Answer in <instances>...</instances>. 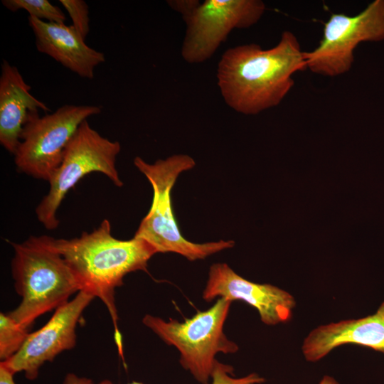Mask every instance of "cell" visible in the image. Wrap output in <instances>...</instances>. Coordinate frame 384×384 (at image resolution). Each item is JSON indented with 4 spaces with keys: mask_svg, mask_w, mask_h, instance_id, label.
<instances>
[{
    "mask_svg": "<svg viewBox=\"0 0 384 384\" xmlns=\"http://www.w3.org/2000/svg\"><path fill=\"white\" fill-rule=\"evenodd\" d=\"M306 70L305 52L290 31L263 49L256 43L230 48L217 67V84L225 102L247 115L279 105L294 85L293 75Z\"/></svg>",
    "mask_w": 384,
    "mask_h": 384,
    "instance_id": "1",
    "label": "cell"
},
{
    "mask_svg": "<svg viewBox=\"0 0 384 384\" xmlns=\"http://www.w3.org/2000/svg\"><path fill=\"white\" fill-rule=\"evenodd\" d=\"M52 241L76 276L81 290L99 298L105 305L113 324L115 343L124 359L115 289L123 284L127 274L139 270L147 272L148 262L157 253L156 250L144 239L135 236L127 240L115 238L107 219H104L96 229L83 232L79 237L53 238Z\"/></svg>",
    "mask_w": 384,
    "mask_h": 384,
    "instance_id": "2",
    "label": "cell"
},
{
    "mask_svg": "<svg viewBox=\"0 0 384 384\" xmlns=\"http://www.w3.org/2000/svg\"><path fill=\"white\" fill-rule=\"evenodd\" d=\"M52 239L41 235L31 236L20 243L10 242L14 249L11 272L21 302L7 314L26 329L41 316L55 310L81 290L76 276L53 246Z\"/></svg>",
    "mask_w": 384,
    "mask_h": 384,
    "instance_id": "3",
    "label": "cell"
},
{
    "mask_svg": "<svg viewBox=\"0 0 384 384\" xmlns=\"http://www.w3.org/2000/svg\"><path fill=\"white\" fill-rule=\"evenodd\" d=\"M134 166L148 179L153 188V199L148 213L134 236L146 240L156 252H175L190 261L203 260L235 245L233 240L196 243L181 233L172 210L171 193L178 176L196 165L186 154H176L153 164L137 156Z\"/></svg>",
    "mask_w": 384,
    "mask_h": 384,
    "instance_id": "4",
    "label": "cell"
},
{
    "mask_svg": "<svg viewBox=\"0 0 384 384\" xmlns=\"http://www.w3.org/2000/svg\"><path fill=\"white\" fill-rule=\"evenodd\" d=\"M231 303L226 299L218 298L210 308L198 311L183 321L171 318L166 321L146 314L142 323L167 345L178 350L181 366L198 383L208 384L217 361L216 355L235 353L239 349L238 344L223 331Z\"/></svg>",
    "mask_w": 384,
    "mask_h": 384,
    "instance_id": "5",
    "label": "cell"
},
{
    "mask_svg": "<svg viewBox=\"0 0 384 384\" xmlns=\"http://www.w3.org/2000/svg\"><path fill=\"white\" fill-rule=\"evenodd\" d=\"M120 150L119 142L102 137L85 120L68 145L60 164L49 179L47 195L36 208L38 221L48 230L56 228L59 224L57 210L65 195L80 179L92 172H100L116 186L122 187L123 182L115 165Z\"/></svg>",
    "mask_w": 384,
    "mask_h": 384,
    "instance_id": "6",
    "label": "cell"
},
{
    "mask_svg": "<svg viewBox=\"0 0 384 384\" xmlns=\"http://www.w3.org/2000/svg\"><path fill=\"white\" fill-rule=\"evenodd\" d=\"M101 111L97 105H64L42 117L39 112L31 114L14 154L17 169L48 181L79 126Z\"/></svg>",
    "mask_w": 384,
    "mask_h": 384,
    "instance_id": "7",
    "label": "cell"
},
{
    "mask_svg": "<svg viewBox=\"0 0 384 384\" xmlns=\"http://www.w3.org/2000/svg\"><path fill=\"white\" fill-rule=\"evenodd\" d=\"M383 40L384 0H374L354 16L332 14L317 47L305 52L306 69L327 77L345 74L353 66L358 44Z\"/></svg>",
    "mask_w": 384,
    "mask_h": 384,
    "instance_id": "8",
    "label": "cell"
},
{
    "mask_svg": "<svg viewBox=\"0 0 384 384\" xmlns=\"http://www.w3.org/2000/svg\"><path fill=\"white\" fill-rule=\"evenodd\" d=\"M266 10L260 0H206L183 18L186 24L181 56L189 63L208 60L229 33L257 23Z\"/></svg>",
    "mask_w": 384,
    "mask_h": 384,
    "instance_id": "9",
    "label": "cell"
},
{
    "mask_svg": "<svg viewBox=\"0 0 384 384\" xmlns=\"http://www.w3.org/2000/svg\"><path fill=\"white\" fill-rule=\"evenodd\" d=\"M94 298L85 291L78 292L73 299L58 307L43 326L29 334L15 355L1 362L15 374L23 372L28 380L36 379L46 362H52L58 354L75 346L78 324Z\"/></svg>",
    "mask_w": 384,
    "mask_h": 384,
    "instance_id": "10",
    "label": "cell"
},
{
    "mask_svg": "<svg viewBox=\"0 0 384 384\" xmlns=\"http://www.w3.org/2000/svg\"><path fill=\"white\" fill-rule=\"evenodd\" d=\"M202 297L208 302L218 298L242 301L255 308L262 322L269 326L288 322L296 306L294 297L288 292L247 280L226 263L210 267Z\"/></svg>",
    "mask_w": 384,
    "mask_h": 384,
    "instance_id": "11",
    "label": "cell"
},
{
    "mask_svg": "<svg viewBox=\"0 0 384 384\" xmlns=\"http://www.w3.org/2000/svg\"><path fill=\"white\" fill-rule=\"evenodd\" d=\"M355 344L384 354V301L375 313L359 318L322 324L304 339L302 354L308 362H317L334 349Z\"/></svg>",
    "mask_w": 384,
    "mask_h": 384,
    "instance_id": "12",
    "label": "cell"
},
{
    "mask_svg": "<svg viewBox=\"0 0 384 384\" xmlns=\"http://www.w3.org/2000/svg\"><path fill=\"white\" fill-rule=\"evenodd\" d=\"M37 50L81 78L92 79L95 70L105 61L103 53L89 47L72 25L28 16Z\"/></svg>",
    "mask_w": 384,
    "mask_h": 384,
    "instance_id": "13",
    "label": "cell"
},
{
    "mask_svg": "<svg viewBox=\"0 0 384 384\" xmlns=\"http://www.w3.org/2000/svg\"><path fill=\"white\" fill-rule=\"evenodd\" d=\"M1 68L0 143L14 154L29 115L50 109L31 93V87L16 66L4 60Z\"/></svg>",
    "mask_w": 384,
    "mask_h": 384,
    "instance_id": "14",
    "label": "cell"
},
{
    "mask_svg": "<svg viewBox=\"0 0 384 384\" xmlns=\"http://www.w3.org/2000/svg\"><path fill=\"white\" fill-rule=\"evenodd\" d=\"M28 329L22 327L8 314L0 313V359L5 361L15 355L28 336Z\"/></svg>",
    "mask_w": 384,
    "mask_h": 384,
    "instance_id": "15",
    "label": "cell"
},
{
    "mask_svg": "<svg viewBox=\"0 0 384 384\" xmlns=\"http://www.w3.org/2000/svg\"><path fill=\"white\" fill-rule=\"evenodd\" d=\"M2 4L11 11H26L29 16L42 21L65 23L66 16L58 6L48 0H3Z\"/></svg>",
    "mask_w": 384,
    "mask_h": 384,
    "instance_id": "16",
    "label": "cell"
},
{
    "mask_svg": "<svg viewBox=\"0 0 384 384\" xmlns=\"http://www.w3.org/2000/svg\"><path fill=\"white\" fill-rule=\"evenodd\" d=\"M265 379L255 373L237 378L232 366L216 361L211 376V384H262ZM98 384H114L109 380H103ZM127 384H143L132 381Z\"/></svg>",
    "mask_w": 384,
    "mask_h": 384,
    "instance_id": "17",
    "label": "cell"
},
{
    "mask_svg": "<svg viewBox=\"0 0 384 384\" xmlns=\"http://www.w3.org/2000/svg\"><path fill=\"white\" fill-rule=\"evenodd\" d=\"M73 21L72 26L85 40L90 31L89 9L83 0H60Z\"/></svg>",
    "mask_w": 384,
    "mask_h": 384,
    "instance_id": "18",
    "label": "cell"
},
{
    "mask_svg": "<svg viewBox=\"0 0 384 384\" xmlns=\"http://www.w3.org/2000/svg\"><path fill=\"white\" fill-rule=\"evenodd\" d=\"M15 373L4 363H0V384H16L14 376Z\"/></svg>",
    "mask_w": 384,
    "mask_h": 384,
    "instance_id": "19",
    "label": "cell"
},
{
    "mask_svg": "<svg viewBox=\"0 0 384 384\" xmlns=\"http://www.w3.org/2000/svg\"><path fill=\"white\" fill-rule=\"evenodd\" d=\"M63 384H93V381L90 378L69 373L65 375Z\"/></svg>",
    "mask_w": 384,
    "mask_h": 384,
    "instance_id": "20",
    "label": "cell"
},
{
    "mask_svg": "<svg viewBox=\"0 0 384 384\" xmlns=\"http://www.w3.org/2000/svg\"><path fill=\"white\" fill-rule=\"evenodd\" d=\"M318 384H341L335 378L329 375H324Z\"/></svg>",
    "mask_w": 384,
    "mask_h": 384,
    "instance_id": "21",
    "label": "cell"
}]
</instances>
